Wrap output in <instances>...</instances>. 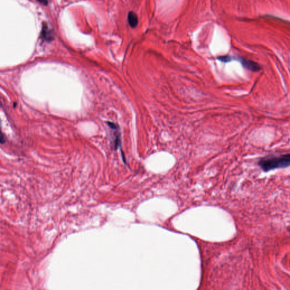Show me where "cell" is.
Instances as JSON below:
<instances>
[{"instance_id":"6da1fadb","label":"cell","mask_w":290,"mask_h":290,"mask_svg":"<svg viewBox=\"0 0 290 290\" xmlns=\"http://www.w3.org/2000/svg\"><path fill=\"white\" fill-rule=\"evenodd\" d=\"M258 164L262 170L265 172L275 169L290 167V153L262 158Z\"/></svg>"},{"instance_id":"7a4b0ae2","label":"cell","mask_w":290,"mask_h":290,"mask_svg":"<svg viewBox=\"0 0 290 290\" xmlns=\"http://www.w3.org/2000/svg\"><path fill=\"white\" fill-rule=\"evenodd\" d=\"M239 61L245 69L252 72H257L261 69V67L259 63H255V61H253L252 60H246L243 58H240Z\"/></svg>"},{"instance_id":"3957f363","label":"cell","mask_w":290,"mask_h":290,"mask_svg":"<svg viewBox=\"0 0 290 290\" xmlns=\"http://www.w3.org/2000/svg\"><path fill=\"white\" fill-rule=\"evenodd\" d=\"M128 21L132 28H135L138 25V16L134 12H130L128 15Z\"/></svg>"},{"instance_id":"277c9868","label":"cell","mask_w":290,"mask_h":290,"mask_svg":"<svg viewBox=\"0 0 290 290\" xmlns=\"http://www.w3.org/2000/svg\"><path fill=\"white\" fill-rule=\"evenodd\" d=\"M41 36L46 40H51L53 39V38L51 35V31L48 28L47 25L46 23H44V26H43V29L41 31Z\"/></svg>"},{"instance_id":"5b68a950","label":"cell","mask_w":290,"mask_h":290,"mask_svg":"<svg viewBox=\"0 0 290 290\" xmlns=\"http://www.w3.org/2000/svg\"><path fill=\"white\" fill-rule=\"evenodd\" d=\"M218 59L223 63H228V62H230L232 60V58L229 56H223L218 57Z\"/></svg>"},{"instance_id":"8992f818","label":"cell","mask_w":290,"mask_h":290,"mask_svg":"<svg viewBox=\"0 0 290 290\" xmlns=\"http://www.w3.org/2000/svg\"><path fill=\"white\" fill-rule=\"evenodd\" d=\"M40 3H42L44 5H47L48 3V0H37Z\"/></svg>"}]
</instances>
